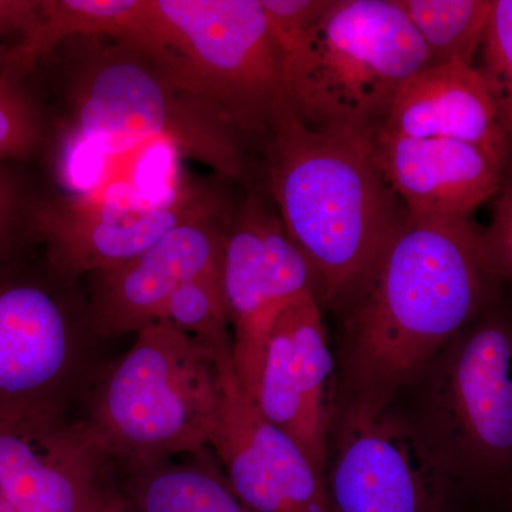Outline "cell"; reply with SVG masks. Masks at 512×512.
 Instances as JSON below:
<instances>
[{
	"instance_id": "cell-1",
	"label": "cell",
	"mask_w": 512,
	"mask_h": 512,
	"mask_svg": "<svg viewBox=\"0 0 512 512\" xmlns=\"http://www.w3.org/2000/svg\"><path fill=\"white\" fill-rule=\"evenodd\" d=\"M481 232L468 220H409L365 295L340 316L336 399L389 406L444 345L498 296Z\"/></svg>"
},
{
	"instance_id": "cell-2",
	"label": "cell",
	"mask_w": 512,
	"mask_h": 512,
	"mask_svg": "<svg viewBox=\"0 0 512 512\" xmlns=\"http://www.w3.org/2000/svg\"><path fill=\"white\" fill-rule=\"evenodd\" d=\"M268 137L279 218L311 266L320 308L340 318L365 295L409 215L377 167L373 138L311 130L293 111Z\"/></svg>"
},
{
	"instance_id": "cell-3",
	"label": "cell",
	"mask_w": 512,
	"mask_h": 512,
	"mask_svg": "<svg viewBox=\"0 0 512 512\" xmlns=\"http://www.w3.org/2000/svg\"><path fill=\"white\" fill-rule=\"evenodd\" d=\"M468 507L512 497V312L497 298L393 397Z\"/></svg>"
},
{
	"instance_id": "cell-4",
	"label": "cell",
	"mask_w": 512,
	"mask_h": 512,
	"mask_svg": "<svg viewBox=\"0 0 512 512\" xmlns=\"http://www.w3.org/2000/svg\"><path fill=\"white\" fill-rule=\"evenodd\" d=\"M281 52L295 116L311 130L367 138L380 133L407 80L430 66L396 0H328Z\"/></svg>"
},
{
	"instance_id": "cell-5",
	"label": "cell",
	"mask_w": 512,
	"mask_h": 512,
	"mask_svg": "<svg viewBox=\"0 0 512 512\" xmlns=\"http://www.w3.org/2000/svg\"><path fill=\"white\" fill-rule=\"evenodd\" d=\"M109 367L82 421L90 439L121 473L208 448L220 392L215 350L156 323Z\"/></svg>"
},
{
	"instance_id": "cell-6",
	"label": "cell",
	"mask_w": 512,
	"mask_h": 512,
	"mask_svg": "<svg viewBox=\"0 0 512 512\" xmlns=\"http://www.w3.org/2000/svg\"><path fill=\"white\" fill-rule=\"evenodd\" d=\"M70 104L69 137L103 156L154 141L224 177L239 178L244 171L239 134L220 113L160 64L123 43L83 64L73 80Z\"/></svg>"
},
{
	"instance_id": "cell-7",
	"label": "cell",
	"mask_w": 512,
	"mask_h": 512,
	"mask_svg": "<svg viewBox=\"0 0 512 512\" xmlns=\"http://www.w3.org/2000/svg\"><path fill=\"white\" fill-rule=\"evenodd\" d=\"M164 69L242 133L269 136L292 110L284 56L261 0H156Z\"/></svg>"
},
{
	"instance_id": "cell-8",
	"label": "cell",
	"mask_w": 512,
	"mask_h": 512,
	"mask_svg": "<svg viewBox=\"0 0 512 512\" xmlns=\"http://www.w3.org/2000/svg\"><path fill=\"white\" fill-rule=\"evenodd\" d=\"M220 211V195L201 185L180 183L153 197L114 181L42 202L32 229L56 274L76 279L130 261L178 225Z\"/></svg>"
},
{
	"instance_id": "cell-9",
	"label": "cell",
	"mask_w": 512,
	"mask_h": 512,
	"mask_svg": "<svg viewBox=\"0 0 512 512\" xmlns=\"http://www.w3.org/2000/svg\"><path fill=\"white\" fill-rule=\"evenodd\" d=\"M325 488L330 512H467L392 406L369 410L336 399Z\"/></svg>"
},
{
	"instance_id": "cell-10",
	"label": "cell",
	"mask_w": 512,
	"mask_h": 512,
	"mask_svg": "<svg viewBox=\"0 0 512 512\" xmlns=\"http://www.w3.org/2000/svg\"><path fill=\"white\" fill-rule=\"evenodd\" d=\"M222 292L232 338V365L254 402L266 345L284 309L315 293L311 266L278 214L251 195L229 220L222 249Z\"/></svg>"
},
{
	"instance_id": "cell-11",
	"label": "cell",
	"mask_w": 512,
	"mask_h": 512,
	"mask_svg": "<svg viewBox=\"0 0 512 512\" xmlns=\"http://www.w3.org/2000/svg\"><path fill=\"white\" fill-rule=\"evenodd\" d=\"M113 473L64 404L0 409V493L15 512H94Z\"/></svg>"
},
{
	"instance_id": "cell-12",
	"label": "cell",
	"mask_w": 512,
	"mask_h": 512,
	"mask_svg": "<svg viewBox=\"0 0 512 512\" xmlns=\"http://www.w3.org/2000/svg\"><path fill=\"white\" fill-rule=\"evenodd\" d=\"M220 392L208 440L232 490L251 512H330L325 480L298 444L244 392L231 349L218 356Z\"/></svg>"
},
{
	"instance_id": "cell-13",
	"label": "cell",
	"mask_w": 512,
	"mask_h": 512,
	"mask_svg": "<svg viewBox=\"0 0 512 512\" xmlns=\"http://www.w3.org/2000/svg\"><path fill=\"white\" fill-rule=\"evenodd\" d=\"M338 393L336 357L315 293L281 312L269 335L254 403L325 480Z\"/></svg>"
},
{
	"instance_id": "cell-14",
	"label": "cell",
	"mask_w": 512,
	"mask_h": 512,
	"mask_svg": "<svg viewBox=\"0 0 512 512\" xmlns=\"http://www.w3.org/2000/svg\"><path fill=\"white\" fill-rule=\"evenodd\" d=\"M229 220L224 211L178 225L130 261L92 274L89 320L94 335L119 338L156 325L184 282L221 271Z\"/></svg>"
},
{
	"instance_id": "cell-15",
	"label": "cell",
	"mask_w": 512,
	"mask_h": 512,
	"mask_svg": "<svg viewBox=\"0 0 512 512\" xmlns=\"http://www.w3.org/2000/svg\"><path fill=\"white\" fill-rule=\"evenodd\" d=\"M84 349L82 329L56 293L0 281V409L64 404Z\"/></svg>"
},
{
	"instance_id": "cell-16",
	"label": "cell",
	"mask_w": 512,
	"mask_h": 512,
	"mask_svg": "<svg viewBox=\"0 0 512 512\" xmlns=\"http://www.w3.org/2000/svg\"><path fill=\"white\" fill-rule=\"evenodd\" d=\"M372 147L409 220H468L497 195L507 168L484 148L448 138L377 133Z\"/></svg>"
},
{
	"instance_id": "cell-17",
	"label": "cell",
	"mask_w": 512,
	"mask_h": 512,
	"mask_svg": "<svg viewBox=\"0 0 512 512\" xmlns=\"http://www.w3.org/2000/svg\"><path fill=\"white\" fill-rule=\"evenodd\" d=\"M380 133L474 144L505 165L512 151L484 77L463 63L429 66L397 93Z\"/></svg>"
},
{
	"instance_id": "cell-18",
	"label": "cell",
	"mask_w": 512,
	"mask_h": 512,
	"mask_svg": "<svg viewBox=\"0 0 512 512\" xmlns=\"http://www.w3.org/2000/svg\"><path fill=\"white\" fill-rule=\"evenodd\" d=\"M110 37L164 66L168 40L156 0H40L18 42L0 53V66L20 77L64 40Z\"/></svg>"
},
{
	"instance_id": "cell-19",
	"label": "cell",
	"mask_w": 512,
	"mask_h": 512,
	"mask_svg": "<svg viewBox=\"0 0 512 512\" xmlns=\"http://www.w3.org/2000/svg\"><path fill=\"white\" fill-rule=\"evenodd\" d=\"M121 474L120 487L138 512H251L210 448Z\"/></svg>"
},
{
	"instance_id": "cell-20",
	"label": "cell",
	"mask_w": 512,
	"mask_h": 512,
	"mask_svg": "<svg viewBox=\"0 0 512 512\" xmlns=\"http://www.w3.org/2000/svg\"><path fill=\"white\" fill-rule=\"evenodd\" d=\"M429 55L430 66H474L493 0H396Z\"/></svg>"
},
{
	"instance_id": "cell-21",
	"label": "cell",
	"mask_w": 512,
	"mask_h": 512,
	"mask_svg": "<svg viewBox=\"0 0 512 512\" xmlns=\"http://www.w3.org/2000/svg\"><path fill=\"white\" fill-rule=\"evenodd\" d=\"M157 323L180 330L215 350L232 349L221 271L184 282L165 303Z\"/></svg>"
},
{
	"instance_id": "cell-22",
	"label": "cell",
	"mask_w": 512,
	"mask_h": 512,
	"mask_svg": "<svg viewBox=\"0 0 512 512\" xmlns=\"http://www.w3.org/2000/svg\"><path fill=\"white\" fill-rule=\"evenodd\" d=\"M481 66L497 110L498 123L512 151V0H493L481 43Z\"/></svg>"
},
{
	"instance_id": "cell-23",
	"label": "cell",
	"mask_w": 512,
	"mask_h": 512,
	"mask_svg": "<svg viewBox=\"0 0 512 512\" xmlns=\"http://www.w3.org/2000/svg\"><path fill=\"white\" fill-rule=\"evenodd\" d=\"M39 137V117L19 77L0 66V163L28 156Z\"/></svg>"
},
{
	"instance_id": "cell-24",
	"label": "cell",
	"mask_w": 512,
	"mask_h": 512,
	"mask_svg": "<svg viewBox=\"0 0 512 512\" xmlns=\"http://www.w3.org/2000/svg\"><path fill=\"white\" fill-rule=\"evenodd\" d=\"M493 221L481 232L485 258L498 279H512V167L495 195Z\"/></svg>"
},
{
	"instance_id": "cell-25",
	"label": "cell",
	"mask_w": 512,
	"mask_h": 512,
	"mask_svg": "<svg viewBox=\"0 0 512 512\" xmlns=\"http://www.w3.org/2000/svg\"><path fill=\"white\" fill-rule=\"evenodd\" d=\"M40 0H0V37L22 36L35 19Z\"/></svg>"
},
{
	"instance_id": "cell-26",
	"label": "cell",
	"mask_w": 512,
	"mask_h": 512,
	"mask_svg": "<svg viewBox=\"0 0 512 512\" xmlns=\"http://www.w3.org/2000/svg\"><path fill=\"white\" fill-rule=\"evenodd\" d=\"M16 208V188L8 177L0 174V247L5 241Z\"/></svg>"
},
{
	"instance_id": "cell-27",
	"label": "cell",
	"mask_w": 512,
	"mask_h": 512,
	"mask_svg": "<svg viewBox=\"0 0 512 512\" xmlns=\"http://www.w3.org/2000/svg\"><path fill=\"white\" fill-rule=\"evenodd\" d=\"M94 512H138L130 498L124 493L119 483L113 481V484L107 488L103 500Z\"/></svg>"
},
{
	"instance_id": "cell-28",
	"label": "cell",
	"mask_w": 512,
	"mask_h": 512,
	"mask_svg": "<svg viewBox=\"0 0 512 512\" xmlns=\"http://www.w3.org/2000/svg\"><path fill=\"white\" fill-rule=\"evenodd\" d=\"M0 512H15L2 493H0Z\"/></svg>"
},
{
	"instance_id": "cell-29",
	"label": "cell",
	"mask_w": 512,
	"mask_h": 512,
	"mask_svg": "<svg viewBox=\"0 0 512 512\" xmlns=\"http://www.w3.org/2000/svg\"><path fill=\"white\" fill-rule=\"evenodd\" d=\"M480 512H512V510H508V508H498V510H485Z\"/></svg>"
},
{
	"instance_id": "cell-30",
	"label": "cell",
	"mask_w": 512,
	"mask_h": 512,
	"mask_svg": "<svg viewBox=\"0 0 512 512\" xmlns=\"http://www.w3.org/2000/svg\"><path fill=\"white\" fill-rule=\"evenodd\" d=\"M510 503H511V505H512V497H511Z\"/></svg>"
}]
</instances>
